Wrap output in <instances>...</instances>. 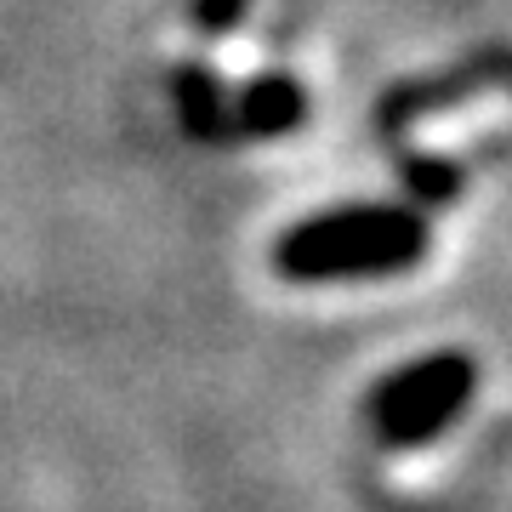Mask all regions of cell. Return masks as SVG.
Listing matches in <instances>:
<instances>
[{
  "label": "cell",
  "instance_id": "obj_1",
  "mask_svg": "<svg viewBox=\"0 0 512 512\" xmlns=\"http://www.w3.org/2000/svg\"><path fill=\"white\" fill-rule=\"evenodd\" d=\"M421 251V228L404 211H342L319 217L291 245L279 251V268L296 279H325V274H365V268H399Z\"/></svg>",
  "mask_w": 512,
  "mask_h": 512
},
{
  "label": "cell",
  "instance_id": "obj_2",
  "mask_svg": "<svg viewBox=\"0 0 512 512\" xmlns=\"http://www.w3.org/2000/svg\"><path fill=\"white\" fill-rule=\"evenodd\" d=\"M473 387V365L444 353V359H427V365L404 370L393 387H382L376 399V416L393 427V433H433Z\"/></svg>",
  "mask_w": 512,
  "mask_h": 512
}]
</instances>
